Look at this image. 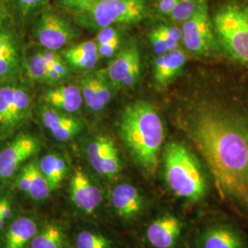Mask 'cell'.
I'll list each match as a JSON object with an SVG mask.
<instances>
[{"label":"cell","mask_w":248,"mask_h":248,"mask_svg":"<svg viewBox=\"0 0 248 248\" xmlns=\"http://www.w3.org/2000/svg\"><path fill=\"white\" fill-rule=\"evenodd\" d=\"M22 58L18 39L9 29L0 30V83L14 78L21 70Z\"/></svg>","instance_id":"obj_13"},{"label":"cell","mask_w":248,"mask_h":248,"mask_svg":"<svg viewBox=\"0 0 248 248\" xmlns=\"http://www.w3.org/2000/svg\"><path fill=\"white\" fill-rule=\"evenodd\" d=\"M62 79V76L55 69H53L52 66L49 65V68H48V84H55V83H57V82H59L60 80Z\"/></svg>","instance_id":"obj_38"},{"label":"cell","mask_w":248,"mask_h":248,"mask_svg":"<svg viewBox=\"0 0 248 248\" xmlns=\"http://www.w3.org/2000/svg\"><path fill=\"white\" fill-rule=\"evenodd\" d=\"M41 172L48 181L51 190H56L67 174V165L61 156L55 154L45 155L38 164Z\"/></svg>","instance_id":"obj_22"},{"label":"cell","mask_w":248,"mask_h":248,"mask_svg":"<svg viewBox=\"0 0 248 248\" xmlns=\"http://www.w3.org/2000/svg\"><path fill=\"white\" fill-rule=\"evenodd\" d=\"M5 200H6V198H0V212H1V208H2L3 204L5 202ZM5 223H6V222H5V221L1 218V216H0V231L3 229Z\"/></svg>","instance_id":"obj_40"},{"label":"cell","mask_w":248,"mask_h":248,"mask_svg":"<svg viewBox=\"0 0 248 248\" xmlns=\"http://www.w3.org/2000/svg\"><path fill=\"white\" fill-rule=\"evenodd\" d=\"M164 174L169 188L176 195L191 202L202 199L207 182L200 162L184 144L169 142L163 153Z\"/></svg>","instance_id":"obj_3"},{"label":"cell","mask_w":248,"mask_h":248,"mask_svg":"<svg viewBox=\"0 0 248 248\" xmlns=\"http://www.w3.org/2000/svg\"><path fill=\"white\" fill-rule=\"evenodd\" d=\"M62 7L83 14L91 9L98 0H57Z\"/></svg>","instance_id":"obj_31"},{"label":"cell","mask_w":248,"mask_h":248,"mask_svg":"<svg viewBox=\"0 0 248 248\" xmlns=\"http://www.w3.org/2000/svg\"><path fill=\"white\" fill-rule=\"evenodd\" d=\"M119 132L135 162L154 175L165 138L164 124L155 108L146 101H135L124 108Z\"/></svg>","instance_id":"obj_2"},{"label":"cell","mask_w":248,"mask_h":248,"mask_svg":"<svg viewBox=\"0 0 248 248\" xmlns=\"http://www.w3.org/2000/svg\"><path fill=\"white\" fill-rule=\"evenodd\" d=\"M213 23L228 53L248 65V10L237 5H227L215 14Z\"/></svg>","instance_id":"obj_4"},{"label":"cell","mask_w":248,"mask_h":248,"mask_svg":"<svg viewBox=\"0 0 248 248\" xmlns=\"http://www.w3.org/2000/svg\"><path fill=\"white\" fill-rule=\"evenodd\" d=\"M77 248H110V241L91 231H82L76 238Z\"/></svg>","instance_id":"obj_28"},{"label":"cell","mask_w":248,"mask_h":248,"mask_svg":"<svg viewBox=\"0 0 248 248\" xmlns=\"http://www.w3.org/2000/svg\"><path fill=\"white\" fill-rule=\"evenodd\" d=\"M182 42L195 54L209 55L215 48L213 24L209 15L207 0L190 18L182 23Z\"/></svg>","instance_id":"obj_7"},{"label":"cell","mask_w":248,"mask_h":248,"mask_svg":"<svg viewBox=\"0 0 248 248\" xmlns=\"http://www.w3.org/2000/svg\"><path fill=\"white\" fill-rule=\"evenodd\" d=\"M179 0H158L156 7L161 14L169 16L176 8Z\"/></svg>","instance_id":"obj_37"},{"label":"cell","mask_w":248,"mask_h":248,"mask_svg":"<svg viewBox=\"0 0 248 248\" xmlns=\"http://www.w3.org/2000/svg\"><path fill=\"white\" fill-rule=\"evenodd\" d=\"M80 90L87 106L93 111H100L104 108L98 99V94L95 88L94 74L87 75L80 79Z\"/></svg>","instance_id":"obj_25"},{"label":"cell","mask_w":248,"mask_h":248,"mask_svg":"<svg viewBox=\"0 0 248 248\" xmlns=\"http://www.w3.org/2000/svg\"><path fill=\"white\" fill-rule=\"evenodd\" d=\"M31 162L27 164L26 166L21 169L18 179H17V186L18 190L28 193L30 183H31Z\"/></svg>","instance_id":"obj_34"},{"label":"cell","mask_w":248,"mask_h":248,"mask_svg":"<svg viewBox=\"0 0 248 248\" xmlns=\"http://www.w3.org/2000/svg\"><path fill=\"white\" fill-rule=\"evenodd\" d=\"M110 200L116 213L126 220L134 218L142 210V196L130 184L117 185L111 191Z\"/></svg>","instance_id":"obj_16"},{"label":"cell","mask_w":248,"mask_h":248,"mask_svg":"<svg viewBox=\"0 0 248 248\" xmlns=\"http://www.w3.org/2000/svg\"><path fill=\"white\" fill-rule=\"evenodd\" d=\"M119 47H120V41H116L106 45H98V57L110 58L117 53Z\"/></svg>","instance_id":"obj_36"},{"label":"cell","mask_w":248,"mask_h":248,"mask_svg":"<svg viewBox=\"0 0 248 248\" xmlns=\"http://www.w3.org/2000/svg\"><path fill=\"white\" fill-rule=\"evenodd\" d=\"M42 56L44 57L45 62L48 63V65L52 66L53 69H55L63 78H65L68 75V68L63 61L61 55L54 51L51 50H44L41 52Z\"/></svg>","instance_id":"obj_30"},{"label":"cell","mask_w":248,"mask_h":248,"mask_svg":"<svg viewBox=\"0 0 248 248\" xmlns=\"http://www.w3.org/2000/svg\"><path fill=\"white\" fill-rule=\"evenodd\" d=\"M48 68L49 65L45 62L41 52L34 53L27 63L29 77L39 83H48Z\"/></svg>","instance_id":"obj_27"},{"label":"cell","mask_w":248,"mask_h":248,"mask_svg":"<svg viewBox=\"0 0 248 248\" xmlns=\"http://www.w3.org/2000/svg\"><path fill=\"white\" fill-rule=\"evenodd\" d=\"M62 231L55 224H48L33 236L30 248H62Z\"/></svg>","instance_id":"obj_23"},{"label":"cell","mask_w":248,"mask_h":248,"mask_svg":"<svg viewBox=\"0 0 248 248\" xmlns=\"http://www.w3.org/2000/svg\"><path fill=\"white\" fill-rule=\"evenodd\" d=\"M31 98L24 87L7 85L0 88V130L12 131L31 114Z\"/></svg>","instance_id":"obj_6"},{"label":"cell","mask_w":248,"mask_h":248,"mask_svg":"<svg viewBox=\"0 0 248 248\" xmlns=\"http://www.w3.org/2000/svg\"><path fill=\"white\" fill-rule=\"evenodd\" d=\"M41 118L45 128L50 131L54 139L60 142L71 140L83 129L78 119L51 107L42 108Z\"/></svg>","instance_id":"obj_14"},{"label":"cell","mask_w":248,"mask_h":248,"mask_svg":"<svg viewBox=\"0 0 248 248\" xmlns=\"http://www.w3.org/2000/svg\"><path fill=\"white\" fill-rule=\"evenodd\" d=\"M202 248H245L239 233L226 225H216L206 231L201 241Z\"/></svg>","instance_id":"obj_20"},{"label":"cell","mask_w":248,"mask_h":248,"mask_svg":"<svg viewBox=\"0 0 248 248\" xmlns=\"http://www.w3.org/2000/svg\"><path fill=\"white\" fill-rule=\"evenodd\" d=\"M160 34H162L170 40L180 43L182 41V31L177 26H166L161 25L155 29Z\"/></svg>","instance_id":"obj_35"},{"label":"cell","mask_w":248,"mask_h":248,"mask_svg":"<svg viewBox=\"0 0 248 248\" xmlns=\"http://www.w3.org/2000/svg\"><path fill=\"white\" fill-rule=\"evenodd\" d=\"M187 133L202 155L218 193L248 211V123L222 107H197Z\"/></svg>","instance_id":"obj_1"},{"label":"cell","mask_w":248,"mask_h":248,"mask_svg":"<svg viewBox=\"0 0 248 248\" xmlns=\"http://www.w3.org/2000/svg\"><path fill=\"white\" fill-rule=\"evenodd\" d=\"M186 64V54L177 48L159 55L154 62V78L160 87L168 86L182 72Z\"/></svg>","instance_id":"obj_17"},{"label":"cell","mask_w":248,"mask_h":248,"mask_svg":"<svg viewBox=\"0 0 248 248\" xmlns=\"http://www.w3.org/2000/svg\"><path fill=\"white\" fill-rule=\"evenodd\" d=\"M62 55L64 61L72 67L91 70L98 62V45L94 41H86L64 50Z\"/></svg>","instance_id":"obj_19"},{"label":"cell","mask_w":248,"mask_h":248,"mask_svg":"<svg viewBox=\"0 0 248 248\" xmlns=\"http://www.w3.org/2000/svg\"><path fill=\"white\" fill-rule=\"evenodd\" d=\"M120 41V36L118 31L111 26L101 28L96 37L97 45H106L112 42Z\"/></svg>","instance_id":"obj_32"},{"label":"cell","mask_w":248,"mask_h":248,"mask_svg":"<svg viewBox=\"0 0 248 248\" xmlns=\"http://www.w3.org/2000/svg\"><path fill=\"white\" fill-rule=\"evenodd\" d=\"M40 143L32 135L21 133L0 151V180L12 177L18 168L35 155Z\"/></svg>","instance_id":"obj_10"},{"label":"cell","mask_w":248,"mask_h":248,"mask_svg":"<svg viewBox=\"0 0 248 248\" xmlns=\"http://www.w3.org/2000/svg\"><path fill=\"white\" fill-rule=\"evenodd\" d=\"M149 41L154 52L158 56L179 48L178 42L170 40L169 38L160 34L155 29L149 33Z\"/></svg>","instance_id":"obj_29"},{"label":"cell","mask_w":248,"mask_h":248,"mask_svg":"<svg viewBox=\"0 0 248 248\" xmlns=\"http://www.w3.org/2000/svg\"><path fill=\"white\" fill-rule=\"evenodd\" d=\"M5 18H6V11H5V9L0 6V30L3 27V23H4Z\"/></svg>","instance_id":"obj_39"},{"label":"cell","mask_w":248,"mask_h":248,"mask_svg":"<svg viewBox=\"0 0 248 248\" xmlns=\"http://www.w3.org/2000/svg\"><path fill=\"white\" fill-rule=\"evenodd\" d=\"M51 192L50 185L41 172L39 165L36 162H31V177L27 194L34 201L42 202L49 198Z\"/></svg>","instance_id":"obj_24"},{"label":"cell","mask_w":248,"mask_h":248,"mask_svg":"<svg viewBox=\"0 0 248 248\" xmlns=\"http://www.w3.org/2000/svg\"><path fill=\"white\" fill-rule=\"evenodd\" d=\"M75 36L71 24L53 11L45 12L36 27L37 40L46 50L56 52L68 45Z\"/></svg>","instance_id":"obj_8"},{"label":"cell","mask_w":248,"mask_h":248,"mask_svg":"<svg viewBox=\"0 0 248 248\" xmlns=\"http://www.w3.org/2000/svg\"><path fill=\"white\" fill-rule=\"evenodd\" d=\"M20 13L24 16L35 11L36 9L42 8L47 3L48 0H15Z\"/></svg>","instance_id":"obj_33"},{"label":"cell","mask_w":248,"mask_h":248,"mask_svg":"<svg viewBox=\"0 0 248 248\" xmlns=\"http://www.w3.org/2000/svg\"><path fill=\"white\" fill-rule=\"evenodd\" d=\"M36 233L35 221L30 217H19L6 232L3 248H25Z\"/></svg>","instance_id":"obj_21"},{"label":"cell","mask_w":248,"mask_h":248,"mask_svg":"<svg viewBox=\"0 0 248 248\" xmlns=\"http://www.w3.org/2000/svg\"><path fill=\"white\" fill-rule=\"evenodd\" d=\"M140 73V53L135 45H131L118 53L110 61L105 75L110 86L118 89H130L139 79Z\"/></svg>","instance_id":"obj_9"},{"label":"cell","mask_w":248,"mask_h":248,"mask_svg":"<svg viewBox=\"0 0 248 248\" xmlns=\"http://www.w3.org/2000/svg\"><path fill=\"white\" fill-rule=\"evenodd\" d=\"M204 1L206 0H179L169 17L176 23H183L195 14Z\"/></svg>","instance_id":"obj_26"},{"label":"cell","mask_w":248,"mask_h":248,"mask_svg":"<svg viewBox=\"0 0 248 248\" xmlns=\"http://www.w3.org/2000/svg\"><path fill=\"white\" fill-rule=\"evenodd\" d=\"M144 0H98L89 11L81 14L86 22L101 29L115 24H132L145 15Z\"/></svg>","instance_id":"obj_5"},{"label":"cell","mask_w":248,"mask_h":248,"mask_svg":"<svg viewBox=\"0 0 248 248\" xmlns=\"http://www.w3.org/2000/svg\"><path fill=\"white\" fill-rule=\"evenodd\" d=\"M70 196L75 206L88 214L94 213L103 200L101 190L81 169H77L72 177Z\"/></svg>","instance_id":"obj_12"},{"label":"cell","mask_w":248,"mask_h":248,"mask_svg":"<svg viewBox=\"0 0 248 248\" xmlns=\"http://www.w3.org/2000/svg\"><path fill=\"white\" fill-rule=\"evenodd\" d=\"M44 101L46 106L70 114L78 112L83 104V97L78 86L67 85L45 92Z\"/></svg>","instance_id":"obj_18"},{"label":"cell","mask_w":248,"mask_h":248,"mask_svg":"<svg viewBox=\"0 0 248 248\" xmlns=\"http://www.w3.org/2000/svg\"><path fill=\"white\" fill-rule=\"evenodd\" d=\"M182 230V223L173 215H165L155 220L148 226L146 236L155 248L175 247Z\"/></svg>","instance_id":"obj_15"},{"label":"cell","mask_w":248,"mask_h":248,"mask_svg":"<svg viewBox=\"0 0 248 248\" xmlns=\"http://www.w3.org/2000/svg\"><path fill=\"white\" fill-rule=\"evenodd\" d=\"M87 155L93 169L103 177L114 178L121 170V161L114 142L108 136L98 135L87 147Z\"/></svg>","instance_id":"obj_11"}]
</instances>
